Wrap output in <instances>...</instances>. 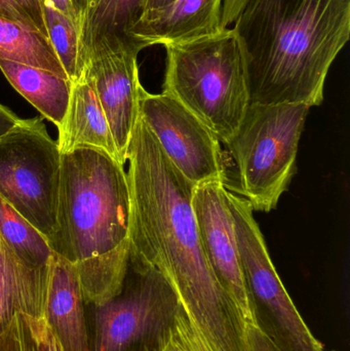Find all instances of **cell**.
<instances>
[{
  "label": "cell",
  "mask_w": 350,
  "mask_h": 351,
  "mask_svg": "<svg viewBox=\"0 0 350 351\" xmlns=\"http://www.w3.org/2000/svg\"><path fill=\"white\" fill-rule=\"evenodd\" d=\"M131 195L125 166L101 150L61 154L51 251L75 266L86 304L121 291L129 265Z\"/></svg>",
  "instance_id": "2"
},
{
  "label": "cell",
  "mask_w": 350,
  "mask_h": 351,
  "mask_svg": "<svg viewBox=\"0 0 350 351\" xmlns=\"http://www.w3.org/2000/svg\"><path fill=\"white\" fill-rule=\"evenodd\" d=\"M58 132L60 154L77 148H94L121 164L94 78L86 66L72 82L69 105Z\"/></svg>",
  "instance_id": "13"
},
{
  "label": "cell",
  "mask_w": 350,
  "mask_h": 351,
  "mask_svg": "<svg viewBox=\"0 0 350 351\" xmlns=\"http://www.w3.org/2000/svg\"><path fill=\"white\" fill-rule=\"evenodd\" d=\"M227 202L257 327L279 351H324L284 287L250 204L228 190Z\"/></svg>",
  "instance_id": "6"
},
{
  "label": "cell",
  "mask_w": 350,
  "mask_h": 351,
  "mask_svg": "<svg viewBox=\"0 0 350 351\" xmlns=\"http://www.w3.org/2000/svg\"><path fill=\"white\" fill-rule=\"evenodd\" d=\"M43 317L64 351H90L86 301L77 270L53 252Z\"/></svg>",
  "instance_id": "12"
},
{
  "label": "cell",
  "mask_w": 350,
  "mask_h": 351,
  "mask_svg": "<svg viewBox=\"0 0 350 351\" xmlns=\"http://www.w3.org/2000/svg\"><path fill=\"white\" fill-rule=\"evenodd\" d=\"M310 107L251 104L228 144L238 175V191L253 210H275L297 170V154Z\"/></svg>",
  "instance_id": "5"
},
{
  "label": "cell",
  "mask_w": 350,
  "mask_h": 351,
  "mask_svg": "<svg viewBox=\"0 0 350 351\" xmlns=\"http://www.w3.org/2000/svg\"><path fill=\"white\" fill-rule=\"evenodd\" d=\"M223 0H176L170 5L143 14L132 31L142 51L156 45H172L201 38L223 30Z\"/></svg>",
  "instance_id": "11"
},
{
  "label": "cell",
  "mask_w": 350,
  "mask_h": 351,
  "mask_svg": "<svg viewBox=\"0 0 350 351\" xmlns=\"http://www.w3.org/2000/svg\"><path fill=\"white\" fill-rule=\"evenodd\" d=\"M45 25L51 47L55 49L68 78L73 82L80 73L79 29L63 12L43 0Z\"/></svg>",
  "instance_id": "20"
},
{
  "label": "cell",
  "mask_w": 350,
  "mask_h": 351,
  "mask_svg": "<svg viewBox=\"0 0 350 351\" xmlns=\"http://www.w3.org/2000/svg\"><path fill=\"white\" fill-rule=\"evenodd\" d=\"M0 60L39 68L68 78L47 36L4 19H0Z\"/></svg>",
  "instance_id": "17"
},
{
  "label": "cell",
  "mask_w": 350,
  "mask_h": 351,
  "mask_svg": "<svg viewBox=\"0 0 350 351\" xmlns=\"http://www.w3.org/2000/svg\"><path fill=\"white\" fill-rule=\"evenodd\" d=\"M20 121V117L0 103V138L5 135Z\"/></svg>",
  "instance_id": "24"
},
{
  "label": "cell",
  "mask_w": 350,
  "mask_h": 351,
  "mask_svg": "<svg viewBox=\"0 0 350 351\" xmlns=\"http://www.w3.org/2000/svg\"><path fill=\"white\" fill-rule=\"evenodd\" d=\"M164 94L173 97L228 145L251 105L242 49L232 29L166 45Z\"/></svg>",
  "instance_id": "3"
},
{
  "label": "cell",
  "mask_w": 350,
  "mask_h": 351,
  "mask_svg": "<svg viewBox=\"0 0 350 351\" xmlns=\"http://www.w3.org/2000/svg\"><path fill=\"white\" fill-rule=\"evenodd\" d=\"M61 154L40 117L0 138V196L49 241L55 226Z\"/></svg>",
  "instance_id": "7"
},
{
  "label": "cell",
  "mask_w": 350,
  "mask_h": 351,
  "mask_svg": "<svg viewBox=\"0 0 350 351\" xmlns=\"http://www.w3.org/2000/svg\"><path fill=\"white\" fill-rule=\"evenodd\" d=\"M47 1H49L53 8L63 12L68 18L73 20L78 26L77 16H76L75 8H74L72 0H47ZM78 29H79V27H78Z\"/></svg>",
  "instance_id": "25"
},
{
  "label": "cell",
  "mask_w": 350,
  "mask_h": 351,
  "mask_svg": "<svg viewBox=\"0 0 350 351\" xmlns=\"http://www.w3.org/2000/svg\"><path fill=\"white\" fill-rule=\"evenodd\" d=\"M174 1H176V0H143L142 16L148 14V12H154V10H162V8L170 5Z\"/></svg>",
  "instance_id": "26"
},
{
  "label": "cell",
  "mask_w": 350,
  "mask_h": 351,
  "mask_svg": "<svg viewBox=\"0 0 350 351\" xmlns=\"http://www.w3.org/2000/svg\"><path fill=\"white\" fill-rule=\"evenodd\" d=\"M49 268L27 265L0 232V333L16 313L45 317Z\"/></svg>",
  "instance_id": "15"
},
{
  "label": "cell",
  "mask_w": 350,
  "mask_h": 351,
  "mask_svg": "<svg viewBox=\"0 0 350 351\" xmlns=\"http://www.w3.org/2000/svg\"><path fill=\"white\" fill-rule=\"evenodd\" d=\"M143 12V0H86L79 27L80 72L97 53L136 47L134 27Z\"/></svg>",
  "instance_id": "14"
},
{
  "label": "cell",
  "mask_w": 350,
  "mask_h": 351,
  "mask_svg": "<svg viewBox=\"0 0 350 351\" xmlns=\"http://www.w3.org/2000/svg\"><path fill=\"white\" fill-rule=\"evenodd\" d=\"M0 351H64L45 317L16 313L0 333Z\"/></svg>",
  "instance_id": "19"
},
{
  "label": "cell",
  "mask_w": 350,
  "mask_h": 351,
  "mask_svg": "<svg viewBox=\"0 0 350 351\" xmlns=\"http://www.w3.org/2000/svg\"><path fill=\"white\" fill-rule=\"evenodd\" d=\"M133 47H119L97 53L86 65L110 127L121 164L127 162L132 134L139 117L138 55Z\"/></svg>",
  "instance_id": "10"
},
{
  "label": "cell",
  "mask_w": 350,
  "mask_h": 351,
  "mask_svg": "<svg viewBox=\"0 0 350 351\" xmlns=\"http://www.w3.org/2000/svg\"><path fill=\"white\" fill-rule=\"evenodd\" d=\"M73 1L74 8H75L76 16H77L78 27H80L82 23V14L86 8V0H72Z\"/></svg>",
  "instance_id": "28"
},
{
  "label": "cell",
  "mask_w": 350,
  "mask_h": 351,
  "mask_svg": "<svg viewBox=\"0 0 350 351\" xmlns=\"http://www.w3.org/2000/svg\"><path fill=\"white\" fill-rule=\"evenodd\" d=\"M181 306L168 278L131 252L121 291L86 304L90 351H166Z\"/></svg>",
  "instance_id": "4"
},
{
  "label": "cell",
  "mask_w": 350,
  "mask_h": 351,
  "mask_svg": "<svg viewBox=\"0 0 350 351\" xmlns=\"http://www.w3.org/2000/svg\"><path fill=\"white\" fill-rule=\"evenodd\" d=\"M0 19L22 25L49 38L43 0H0Z\"/></svg>",
  "instance_id": "21"
},
{
  "label": "cell",
  "mask_w": 350,
  "mask_h": 351,
  "mask_svg": "<svg viewBox=\"0 0 350 351\" xmlns=\"http://www.w3.org/2000/svg\"><path fill=\"white\" fill-rule=\"evenodd\" d=\"M139 115L168 160L195 186L226 184L221 142L186 107L168 95L140 88Z\"/></svg>",
  "instance_id": "8"
},
{
  "label": "cell",
  "mask_w": 350,
  "mask_h": 351,
  "mask_svg": "<svg viewBox=\"0 0 350 351\" xmlns=\"http://www.w3.org/2000/svg\"><path fill=\"white\" fill-rule=\"evenodd\" d=\"M0 232L27 265L37 269L49 267L53 255L49 241L1 196Z\"/></svg>",
  "instance_id": "18"
},
{
  "label": "cell",
  "mask_w": 350,
  "mask_h": 351,
  "mask_svg": "<svg viewBox=\"0 0 350 351\" xmlns=\"http://www.w3.org/2000/svg\"><path fill=\"white\" fill-rule=\"evenodd\" d=\"M199 237L208 262L246 324H255L240 263L234 218L223 182L195 186L192 198Z\"/></svg>",
  "instance_id": "9"
},
{
  "label": "cell",
  "mask_w": 350,
  "mask_h": 351,
  "mask_svg": "<svg viewBox=\"0 0 350 351\" xmlns=\"http://www.w3.org/2000/svg\"><path fill=\"white\" fill-rule=\"evenodd\" d=\"M247 0H223L222 5L221 27L228 28L236 21Z\"/></svg>",
  "instance_id": "23"
},
{
  "label": "cell",
  "mask_w": 350,
  "mask_h": 351,
  "mask_svg": "<svg viewBox=\"0 0 350 351\" xmlns=\"http://www.w3.org/2000/svg\"><path fill=\"white\" fill-rule=\"evenodd\" d=\"M0 70L12 88L33 107L59 127L65 117L72 82L47 70L0 60Z\"/></svg>",
  "instance_id": "16"
},
{
  "label": "cell",
  "mask_w": 350,
  "mask_h": 351,
  "mask_svg": "<svg viewBox=\"0 0 350 351\" xmlns=\"http://www.w3.org/2000/svg\"><path fill=\"white\" fill-rule=\"evenodd\" d=\"M234 23L251 104H322L349 40L350 0H247Z\"/></svg>",
  "instance_id": "1"
},
{
  "label": "cell",
  "mask_w": 350,
  "mask_h": 351,
  "mask_svg": "<svg viewBox=\"0 0 350 351\" xmlns=\"http://www.w3.org/2000/svg\"><path fill=\"white\" fill-rule=\"evenodd\" d=\"M176 325V324H175ZM166 351H187L185 346H183L181 340L179 339L178 336H177L176 332L174 330V334H173L172 339H171L170 343H168V348H166Z\"/></svg>",
  "instance_id": "27"
},
{
  "label": "cell",
  "mask_w": 350,
  "mask_h": 351,
  "mask_svg": "<svg viewBox=\"0 0 350 351\" xmlns=\"http://www.w3.org/2000/svg\"><path fill=\"white\" fill-rule=\"evenodd\" d=\"M246 336L250 351H279L256 325L246 324Z\"/></svg>",
  "instance_id": "22"
}]
</instances>
